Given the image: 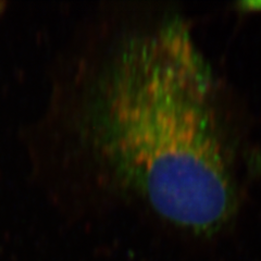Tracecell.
<instances>
[{"label": "cell", "instance_id": "obj_1", "mask_svg": "<svg viewBox=\"0 0 261 261\" xmlns=\"http://www.w3.org/2000/svg\"><path fill=\"white\" fill-rule=\"evenodd\" d=\"M76 126L113 185L168 222L211 236L234 217L214 79L181 18L118 37L86 80Z\"/></svg>", "mask_w": 261, "mask_h": 261}]
</instances>
